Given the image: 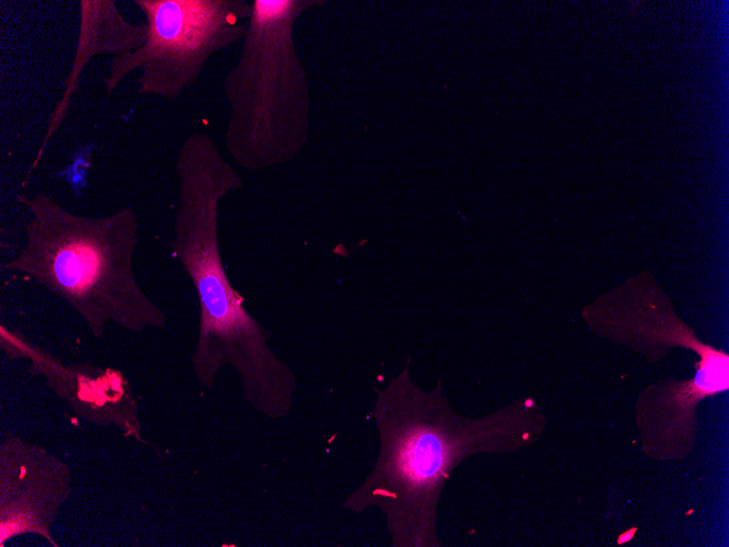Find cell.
<instances>
[{"instance_id": "1", "label": "cell", "mask_w": 729, "mask_h": 547, "mask_svg": "<svg viewBox=\"0 0 729 547\" xmlns=\"http://www.w3.org/2000/svg\"><path fill=\"white\" fill-rule=\"evenodd\" d=\"M405 368L378 391L373 406L380 447L372 471L344 500L346 511H382L393 547H440L437 510L452 471L477 453L522 449L535 442L545 417L531 399L487 416L455 412L440 383L415 385Z\"/></svg>"}, {"instance_id": "2", "label": "cell", "mask_w": 729, "mask_h": 547, "mask_svg": "<svg viewBox=\"0 0 729 547\" xmlns=\"http://www.w3.org/2000/svg\"><path fill=\"white\" fill-rule=\"evenodd\" d=\"M179 205L171 250L194 286L199 330L191 364L205 389H212L224 367L239 378L242 395L260 414L279 419L291 411L297 378L270 347V332L244 308L232 286L219 247V202L242 187L210 134L195 132L182 143L176 159Z\"/></svg>"}, {"instance_id": "3", "label": "cell", "mask_w": 729, "mask_h": 547, "mask_svg": "<svg viewBox=\"0 0 729 547\" xmlns=\"http://www.w3.org/2000/svg\"><path fill=\"white\" fill-rule=\"evenodd\" d=\"M28 211L25 245L5 267L32 280L73 309L92 336L108 324L132 333L167 326L165 311L133 271L140 222L127 205L98 217L65 209L47 193L20 194Z\"/></svg>"}, {"instance_id": "4", "label": "cell", "mask_w": 729, "mask_h": 547, "mask_svg": "<svg viewBox=\"0 0 729 547\" xmlns=\"http://www.w3.org/2000/svg\"><path fill=\"white\" fill-rule=\"evenodd\" d=\"M237 62L223 81L229 105L224 144L246 170L292 160L307 142L310 90L297 53L298 19L319 0H253Z\"/></svg>"}, {"instance_id": "5", "label": "cell", "mask_w": 729, "mask_h": 547, "mask_svg": "<svg viewBox=\"0 0 729 547\" xmlns=\"http://www.w3.org/2000/svg\"><path fill=\"white\" fill-rule=\"evenodd\" d=\"M147 35L138 49L113 56L105 86L112 93L140 69L139 95L174 100L198 81L211 57L243 39L252 3L244 0H133Z\"/></svg>"}, {"instance_id": "6", "label": "cell", "mask_w": 729, "mask_h": 547, "mask_svg": "<svg viewBox=\"0 0 729 547\" xmlns=\"http://www.w3.org/2000/svg\"><path fill=\"white\" fill-rule=\"evenodd\" d=\"M72 491L70 466L17 436L0 444V547L34 534L58 547L51 527Z\"/></svg>"}, {"instance_id": "7", "label": "cell", "mask_w": 729, "mask_h": 547, "mask_svg": "<svg viewBox=\"0 0 729 547\" xmlns=\"http://www.w3.org/2000/svg\"><path fill=\"white\" fill-rule=\"evenodd\" d=\"M1 348L11 359H27L28 372L43 377L49 389L80 418L112 426L141 441L139 405L124 374L91 362H70L1 326Z\"/></svg>"}, {"instance_id": "8", "label": "cell", "mask_w": 729, "mask_h": 547, "mask_svg": "<svg viewBox=\"0 0 729 547\" xmlns=\"http://www.w3.org/2000/svg\"><path fill=\"white\" fill-rule=\"evenodd\" d=\"M80 33L70 74L63 86V95L58 102L46 131L36 162L53 132L64 118L71 96L77 91V83L84 66L100 53L122 55L140 48L146 40V23H130L118 10L113 0H81Z\"/></svg>"}, {"instance_id": "9", "label": "cell", "mask_w": 729, "mask_h": 547, "mask_svg": "<svg viewBox=\"0 0 729 547\" xmlns=\"http://www.w3.org/2000/svg\"><path fill=\"white\" fill-rule=\"evenodd\" d=\"M694 378L685 381H660L646 389L641 400L661 404L660 408L678 414L688 413L695 404L729 387V356L722 350L708 358L697 361ZM689 414V413H688Z\"/></svg>"}]
</instances>
